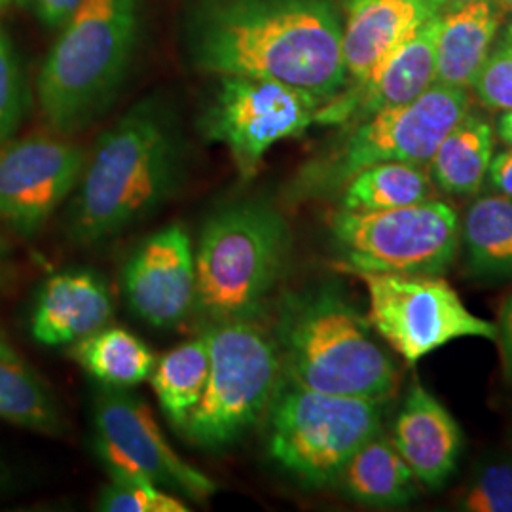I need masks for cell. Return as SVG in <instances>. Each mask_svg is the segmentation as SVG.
<instances>
[{
    "instance_id": "7a4b0ae2",
    "label": "cell",
    "mask_w": 512,
    "mask_h": 512,
    "mask_svg": "<svg viewBox=\"0 0 512 512\" xmlns=\"http://www.w3.org/2000/svg\"><path fill=\"white\" fill-rule=\"evenodd\" d=\"M186 143L175 110L147 97L107 129L88 156L67 234L90 247L147 220L183 186Z\"/></svg>"
},
{
    "instance_id": "5b68a950",
    "label": "cell",
    "mask_w": 512,
    "mask_h": 512,
    "mask_svg": "<svg viewBox=\"0 0 512 512\" xmlns=\"http://www.w3.org/2000/svg\"><path fill=\"white\" fill-rule=\"evenodd\" d=\"M141 0H84L59 29L38 74L40 112L69 137L109 109L137 48Z\"/></svg>"
},
{
    "instance_id": "9c48e42d",
    "label": "cell",
    "mask_w": 512,
    "mask_h": 512,
    "mask_svg": "<svg viewBox=\"0 0 512 512\" xmlns=\"http://www.w3.org/2000/svg\"><path fill=\"white\" fill-rule=\"evenodd\" d=\"M329 232L342 272L444 275L458 260L461 217L435 198L384 211L336 209Z\"/></svg>"
},
{
    "instance_id": "2e32d148",
    "label": "cell",
    "mask_w": 512,
    "mask_h": 512,
    "mask_svg": "<svg viewBox=\"0 0 512 512\" xmlns=\"http://www.w3.org/2000/svg\"><path fill=\"white\" fill-rule=\"evenodd\" d=\"M342 12L348 86H357L378 73L442 8L439 0H344Z\"/></svg>"
},
{
    "instance_id": "30bf717a",
    "label": "cell",
    "mask_w": 512,
    "mask_h": 512,
    "mask_svg": "<svg viewBox=\"0 0 512 512\" xmlns=\"http://www.w3.org/2000/svg\"><path fill=\"white\" fill-rule=\"evenodd\" d=\"M346 274L363 281L370 327L408 365L463 338L495 342L494 323L469 310L442 275Z\"/></svg>"
},
{
    "instance_id": "d590c367",
    "label": "cell",
    "mask_w": 512,
    "mask_h": 512,
    "mask_svg": "<svg viewBox=\"0 0 512 512\" xmlns=\"http://www.w3.org/2000/svg\"><path fill=\"white\" fill-rule=\"evenodd\" d=\"M497 46H499L501 50H505V52L512 54V23H509V25H507V29L503 31V37H501Z\"/></svg>"
},
{
    "instance_id": "44dd1931",
    "label": "cell",
    "mask_w": 512,
    "mask_h": 512,
    "mask_svg": "<svg viewBox=\"0 0 512 512\" xmlns=\"http://www.w3.org/2000/svg\"><path fill=\"white\" fill-rule=\"evenodd\" d=\"M459 255L478 281L512 279V200L490 194L476 198L461 217Z\"/></svg>"
},
{
    "instance_id": "d4e9b609",
    "label": "cell",
    "mask_w": 512,
    "mask_h": 512,
    "mask_svg": "<svg viewBox=\"0 0 512 512\" xmlns=\"http://www.w3.org/2000/svg\"><path fill=\"white\" fill-rule=\"evenodd\" d=\"M71 355L99 384L120 389L143 384L158 361L139 336L118 327H103L78 340Z\"/></svg>"
},
{
    "instance_id": "603a6c76",
    "label": "cell",
    "mask_w": 512,
    "mask_h": 512,
    "mask_svg": "<svg viewBox=\"0 0 512 512\" xmlns=\"http://www.w3.org/2000/svg\"><path fill=\"white\" fill-rule=\"evenodd\" d=\"M0 420L50 437L59 435L65 429L63 414L54 391L2 334Z\"/></svg>"
},
{
    "instance_id": "ab89813d",
    "label": "cell",
    "mask_w": 512,
    "mask_h": 512,
    "mask_svg": "<svg viewBox=\"0 0 512 512\" xmlns=\"http://www.w3.org/2000/svg\"><path fill=\"white\" fill-rule=\"evenodd\" d=\"M497 4H499V8H501L503 12L512 14V0H497Z\"/></svg>"
},
{
    "instance_id": "8fae6325",
    "label": "cell",
    "mask_w": 512,
    "mask_h": 512,
    "mask_svg": "<svg viewBox=\"0 0 512 512\" xmlns=\"http://www.w3.org/2000/svg\"><path fill=\"white\" fill-rule=\"evenodd\" d=\"M323 103L287 84L219 76V86L200 118L203 137L230 152L243 179H253L272 148L306 133Z\"/></svg>"
},
{
    "instance_id": "4dcf8cb0",
    "label": "cell",
    "mask_w": 512,
    "mask_h": 512,
    "mask_svg": "<svg viewBox=\"0 0 512 512\" xmlns=\"http://www.w3.org/2000/svg\"><path fill=\"white\" fill-rule=\"evenodd\" d=\"M16 2L46 27L59 29L67 19L73 16L76 8L84 0H16Z\"/></svg>"
},
{
    "instance_id": "836d02e7",
    "label": "cell",
    "mask_w": 512,
    "mask_h": 512,
    "mask_svg": "<svg viewBox=\"0 0 512 512\" xmlns=\"http://www.w3.org/2000/svg\"><path fill=\"white\" fill-rule=\"evenodd\" d=\"M497 135L499 139L512 148V110H503L497 118Z\"/></svg>"
},
{
    "instance_id": "ffe728a7",
    "label": "cell",
    "mask_w": 512,
    "mask_h": 512,
    "mask_svg": "<svg viewBox=\"0 0 512 512\" xmlns=\"http://www.w3.org/2000/svg\"><path fill=\"white\" fill-rule=\"evenodd\" d=\"M334 486L351 501L376 509L406 507L420 488L412 469L384 431L366 440L349 458Z\"/></svg>"
},
{
    "instance_id": "8d00e7d4",
    "label": "cell",
    "mask_w": 512,
    "mask_h": 512,
    "mask_svg": "<svg viewBox=\"0 0 512 512\" xmlns=\"http://www.w3.org/2000/svg\"><path fill=\"white\" fill-rule=\"evenodd\" d=\"M471 2H476V0H439L442 12H448V10H456V8H461V6H465V4H471Z\"/></svg>"
},
{
    "instance_id": "83f0119b",
    "label": "cell",
    "mask_w": 512,
    "mask_h": 512,
    "mask_svg": "<svg viewBox=\"0 0 512 512\" xmlns=\"http://www.w3.org/2000/svg\"><path fill=\"white\" fill-rule=\"evenodd\" d=\"M29 86L12 38L0 27V148L14 139L29 110Z\"/></svg>"
},
{
    "instance_id": "8992f818",
    "label": "cell",
    "mask_w": 512,
    "mask_h": 512,
    "mask_svg": "<svg viewBox=\"0 0 512 512\" xmlns=\"http://www.w3.org/2000/svg\"><path fill=\"white\" fill-rule=\"evenodd\" d=\"M471 109L465 88L433 84L418 99L342 126L329 148L302 165L287 184L289 203L336 198L353 175L387 162L429 164L448 131Z\"/></svg>"
},
{
    "instance_id": "7402d4cb",
    "label": "cell",
    "mask_w": 512,
    "mask_h": 512,
    "mask_svg": "<svg viewBox=\"0 0 512 512\" xmlns=\"http://www.w3.org/2000/svg\"><path fill=\"white\" fill-rule=\"evenodd\" d=\"M494 158V128L476 112H467L431 156L427 171L448 196H476L486 183Z\"/></svg>"
},
{
    "instance_id": "5bb4252c",
    "label": "cell",
    "mask_w": 512,
    "mask_h": 512,
    "mask_svg": "<svg viewBox=\"0 0 512 512\" xmlns=\"http://www.w3.org/2000/svg\"><path fill=\"white\" fill-rule=\"evenodd\" d=\"M122 291L129 310L154 329H173L194 311L196 256L183 224H167L133 251Z\"/></svg>"
},
{
    "instance_id": "d6a6232c",
    "label": "cell",
    "mask_w": 512,
    "mask_h": 512,
    "mask_svg": "<svg viewBox=\"0 0 512 512\" xmlns=\"http://www.w3.org/2000/svg\"><path fill=\"white\" fill-rule=\"evenodd\" d=\"M486 181L494 194L511 198L512 200V148L494 152V158L488 167Z\"/></svg>"
},
{
    "instance_id": "60d3db41",
    "label": "cell",
    "mask_w": 512,
    "mask_h": 512,
    "mask_svg": "<svg viewBox=\"0 0 512 512\" xmlns=\"http://www.w3.org/2000/svg\"><path fill=\"white\" fill-rule=\"evenodd\" d=\"M8 2H10V0H0V10H2V8H4Z\"/></svg>"
},
{
    "instance_id": "e0dca14e",
    "label": "cell",
    "mask_w": 512,
    "mask_h": 512,
    "mask_svg": "<svg viewBox=\"0 0 512 512\" xmlns=\"http://www.w3.org/2000/svg\"><path fill=\"white\" fill-rule=\"evenodd\" d=\"M389 439L408 463L418 484L435 492L458 471L463 431L452 412L418 380L408 387Z\"/></svg>"
},
{
    "instance_id": "4fadbf2b",
    "label": "cell",
    "mask_w": 512,
    "mask_h": 512,
    "mask_svg": "<svg viewBox=\"0 0 512 512\" xmlns=\"http://www.w3.org/2000/svg\"><path fill=\"white\" fill-rule=\"evenodd\" d=\"M88 154L63 135H29L0 148V222L33 238L74 194Z\"/></svg>"
},
{
    "instance_id": "52a82bcc",
    "label": "cell",
    "mask_w": 512,
    "mask_h": 512,
    "mask_svg": "<svg viewBox=\"0 0 512 512\" xmlns=\"http://www.w3.org/2000/svg\"><path fill=\"white\" fill-rule=\"evenodd\" d=\"M268 416V454L308 488L334 486L349 458L384 431V401L332 395L281 378Z\"/></svg>"
},
{
    "instance_id": "d6986e66",
    "label": "cell",
    "mask_w": 512,
    "mask_h": 512,
    "mask_svg": "<svg viewBox=\"0 0 512 512\" xmlns=\"http://www.w3.org/2000/svg\"><path fill=\"white\" fill-rule=\"evenodd\" d=\"M501 25L497 0H476L440 14L435 82L469 90L492 54Z\"/></svg>"
},
{
    "instance_id": "484cf974",
    "label": "cell",
    "mask_w": 512,
    "mask_h": 512,
    "mask_svg": "<svg viewBox=\"0 0 512 512\" xmlns=\"http://www.w3.org/2000/svg\"><path fill=\"white\" fill-rule=\"evenodd\" d=\"M209 376V348L205 338L184 342L156 361L148 378L165 418L181 431L202 401Z\"/></svg>"
},
{
    "instance_id": "ba28073f",
    "label": "cell",
    "mask_w": 512,
    "mask_h": 512,
    "mask_svg": "<svg viewBox=\"0 0 512 512\" xmlns=\"http://www.w3.org/2000/svg\"><path fill=\"white\" fill-rule=\"evenodd\" d=\"M209 376L202 401L181 433L205 450L241 439L262 420L283 378L274 336L256 321L203 325Z\"/></svg>"
},
{
    "instance_id": "f1b7e54d",
    "label": "cell",
    "mask_w": 512,
    "mask_h": 512,
    "mask_svg": "<svg viewBox=\"0 0 512 512\" xmlns=\"http://www.w3.org/2000/svg\"><path fill=\"white\" fill-rule=\"evenodd\" d=\"M103 512H188L181 495L173 494L150 480H114L97 499Z\"/></svg>"
},
{
    "instance_id": "1f68e13d",
    "label": "cell",
    "mask_w": 512,
    "mask_h": 512,
    "mask_svg": "<svg viewBox=\"0 0 512 512\" xmlns=\"http://www.w3.org/2000/svg\"><path fill=\"white\" fill-rule=\"evenodd\" d=\"M494 325L495 346L499 349L501 372L505 382L512 385V293L503 300Z\"/></svg>"
},
{
    "instance_id": "f546056e",
    "label": "cell",
    "mask_w": 512,
    "mask_h": 512,
    "mask_svg": "<svg viewBox=\"0 0 512 512\" xmlns=\"http://www.w3.org/2000/svg\"><path fill=\"white\" fill-rule=\"evenodd\" d=\"M471 90L486 109L512 110V54L499 46L492 50Z\"/></svg>"
},
{
    "instance_id": "9a60e30c",
    "label": "cell",
    "mask_w": 512,
    "mask_h": 512,
    "mask_svg": "<svg viewBox=\"0 0 512 512\" xmlns=\"http://www.w3.org/2000/svg\"><path fill=\"white\" fill-rule=\"evenodd\" d=\"M440 16L421 25L399 52L363 84L346 86L321 105L315 114L319 126H348L368 116L406 105L427 92L435 82V52Z\"/></svg>"
},
{
    "instance_id": "3957f363",
    "label": "cell",
    "mask_w": 512,
    "mask_h": 512,
    "mask_svg": "<svg viewBox=\"0 0 512 512\" xmlns=\"http://www.w3.org/2000/svg\"><path fill=\"white\" fill-rule=\"evenodd\" d=\"M272 336L283 376L296 384L384 403L401 384L399 365L336 285L287 296Z\"/></svg>"
},
{
    "instance_id": "ac0fdd59",
    "label": "cell",
    "mask_w": 512,
    "mask_h": 512,
    "mask_svg": "<svg viewBox=\"0 0 512 512\" xmlns=\"http://www.w3.org/2000/svg\"><path fill=\"white\" fill-rule=\"evenodd\" d=\"M114 311L109 287L92 272L54 274L40 289L31 317L35 340L57 348L109 325Z\"/></svg>"
},
{
    "instance_id": "7c38bea8",
    "label": "cell",
    "mask_w": 512,
    "mask_h": 512,
    "mask_svg": "<svg viewBox=\"0 0 512 512\" xmlns=\"http://www.w3.org/2000/svg\"><path fill=\"white\" fill-rule=\"evenodd\" d=\"M93 446L114 480H150L205 503L217 484L175 452L152 410L128 389L101 385L93 401Z\"/></svg>"
},
{
    "instance_id": "277c9868",
    "label": "cell",
    "mask_w": 512,
    "mask_h": 512,
    "mask_svg": "<svg viewBox=\"0 0 512 512\" xmlns=\"http://www.w3.org/2000/svg\"><path fill=\"white\" fill-rule=\"evenodd\" d=\"M293 251L281 211L266 200L226 203L205 220L196 256L194 311L203 325L256 321L279 287Z\"/></svg>"
},
{
    "instance_id": "f35d334b",
    "label": "cell",
    "mask_w": 512,
    "mask_h": 512,
    "mask_svg": "<svg viewBox=\"0 0 512 512\" xmlns=\"http://www.w3.org/2000/svg\"><path fill=\"white\" fill-rule=\"evenodd\" d=\"M8 253H10V241L4 236V232L0 230V260L8 255Z\"/></svg>"
},
{
    "instance_id": "74e56055",
    "label": "cell",
    "mask_w": 512,
    "mask_h": 512,
    "mask_svg": "<svg viewBox=\"0 0 512 512\" xmlns=\"http://www.w3.org/2000/svg\"><path fill=\"white\" fill-rule=\"evenodd\" d=\"M12 277H14V274H12V270L0 260V291H4L6 289V285L12 281Z\"/></svg>"
},
{
    "instance_id": "6da1fadb",
    "label": "cell",
    "mask_w": 512,
    "mask_h": 512,
    "mask_svg": "<svg viewBox=\"0 0 512 512\" xmlns=\"http://www.w3.org/2000/svg\"><path fill=\"white\" fill-rule=\"evenodd\" d=\"M184 35L202 73L274 80L323 105L348 86L334 0H194Z\"/></svg>"
},
{
    "instance_id": "cb8c5ba5",
    "label": "cell",
    "mask_w": 512,
    "mask_h": 512,
    "mask_svg": "<svg viewBox=\"0 0 512 512\" xmlns=\"http://www.w3.org/2000/svg\"><path fill=\"white\" fill-rule=\"evenodd\" d=\"M336 198L344 211H384L433 200L435 184L427 165L387 162L353 175Z\"/></svg>"
},
{
    "instance_id": "4316f807",
    "label": "cell",
    "mask_w": 512,
    "mask_h": 512,
    "mask_svg": "<svg viewBox=\"0 0 512 512\" xmlns=\"http://www.w3.org/2000/svg\"><path fill=\"white\" fill-rule=\"evenodd\" d=\"M459 511L512 512V454L482 459L456 499Z\"/></svg>"
},
{
    "instance_id": "e575fe53",
    "label": "cell",
    "mask_w": 512,
    "mask_h": 512,
    "mask_svg": "<svg viewBox=\"0 0 512 512\" xmlns=\"http://www.w3.org/2000/svg\"><path fill=\"white\" fill-rule=\"evenodd\" d=\"M10 486H12V473L4 463H0V497L10 490Z\"/></svg>"
}]
</instances>
